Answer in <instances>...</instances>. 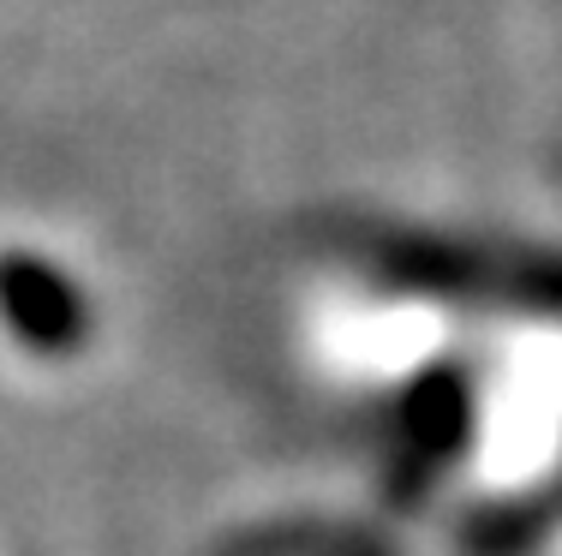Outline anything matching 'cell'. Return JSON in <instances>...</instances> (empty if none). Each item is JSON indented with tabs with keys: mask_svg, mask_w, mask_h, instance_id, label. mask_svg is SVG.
<instances>
[{
	"mask_svg": "<svg viewBox=\"0 0 562 556\" xmlns=\"http://www.w3.org/2000/svg\"><path fill=\"white\" fill-rule=\"evenodd\" d=\"M0 317L31 353H72L90 336V311L78 299V287L66 282L55 263L31 258V251H7L0 258Z\"/></svg>",
	"mask_w": 562,
	"mask_h": 556,
	"instance_id": "cell-1",
	"label": "cell"
}]
</instances>
